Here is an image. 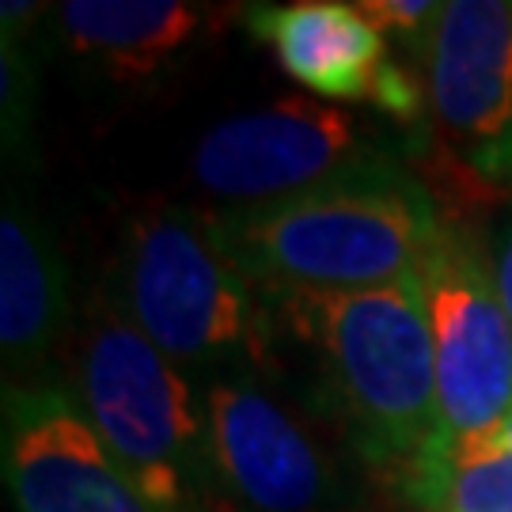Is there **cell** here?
Here are the masks:
<instances>
[{"mask_svg": "<svg viewBox=\"0 0 512 512\" xmlns=\"http://www.w3.org/2000/svg\"><path fill=\"white\" fill-rule=\"evenodd\" d=\"M54 23L69 54L114 80H145L202 35L209 8L183 0H69Z\"/></svg>", "mask_w": 512, "mask_h": 512, "instance_id": "cell-12", "label": "cell"}, {"mask_svg": "<svg viewBox=\"0 0 512 512\" xmlns=\"http://www.w3.org/2000/svg\"><path fill=\"white\" fill-rule=\"evenodd\" d=\"M395 486L414 512H512V456H448Z\"/></svg>", "mask_w": 512, "mask_h": 512, "instance_id": "cell-13", "label": "cell"}, {"mask_svg": "<svg viewBox=\"0 0 512 512\" xmlns=\"http://www.w3.org/2000/svg\"><path fill=\"white\" fill-rule=\"evenodd\" d=\"M69 274L42 220L8 194L0 220V349L8 380L35 372L69 327Z\"/></svg>", "mask_w": 512, "mask_h": 512, "instance_id": "cell-11", "label": "cell"}, {"mask_svg": "<svg viewBox=\"0 0 512 512\" xmlns=\"http://www.w3.org/2000/svg\"><path fill=\"white\" fill-rule=\"evenodd\" d=\"M277 330L315 365L353 452L410 475L437 444V361L421 293L410 281L353 293H266Z\"/></svg>", "mask_w": 512, "mask_h": 512, "instance_id": "cell-1", "label": "cell"}, {"mask_svg": "<svg viewBox=\"0 0 512 512\" xmlns=\"http://www.w3.org/2000/svg\"><path fill=\"white\" fill-rule=\"evenodd\" d=\"M46 19L42 4H4L0 8V114H4V148L12 152L27 141L31 107H35V61L31 31Z\"/></svg>", "mask_w": 512, "mask_h": 512, "instance_id": "cell-14", "label": "cell"}, {"mask_svg": "<svg viewBox=\"0 0 512 512\" xmlns=\"http://www.w3.org/2000/svg\"><path fill=\"white\" fill-rule=\"evenodd\" d=\"M0 467L16 512H160L61 384H4Z\"/></svg>", "mask_w": 512, "mask_h": 512, "instance_id": "cell-7", "label": "cell"}, {"mask_svg": "<svg viewBox=\"0 0 512 512\" xmlns=\"http://www.w3.org/2000/svg\"><path fill=\"white\" fill-rule=\"evenodd\" d=\"M414 285L437 361V444L421 463H437L512 414V319L497 293L490 247L471 220L440 217Z\"/></svg>", "mask_w": 512, "mask_h": 512, "instance_id": "cell-5", "label": "cell"}, {"mask_svg": "<svg viewBox=\"0 0 512 512\" xmlns=\"http://www.w3.org/2000/svg\"><path fill=\"white\" fill-rule=\"evenodd\" d=\"M414 69L459 164L512 186V0H444Z\"/></svg>", "mask_w": 512, "mask_h": 512, "instance_id": "cell-8", "label": "cell"}, {"mask_svg": "<svg viewBox=\"0 0 512 512\" xmlns=\"http://www.w3.org/2000/svg\"><path fill=\"white\" fill-rule=\"evenodd\" d=\"M456 456H512V414L497 429H490L482 440L475 444H467V448H459Z\"/></svg>", "mask_w": 512, "mask_h": 512, "instance_id": "cell-17", "label": "cell"}, {"mask_svg": "<svg viewBox=\"0 0 512 512\" xmlns=\"http://www.w3.org/2000/svg\"><path fill=\"white\" fill-rule=\"evenodd\" d=\"M490 262H494V281L497 293H501V304L512 319V224H501L494 236V247H490Z\"/></svg>", "mask_w": 512, "mask_h": 512, "instance_id": "cell-16", "label": "cell"}, {"mask_svg": "<svg viewBox=\"0 0 512 512\" xmlns=\"http://www.w3.org/2000/svg\"><path fill=\"white\" fill-rule=\"evenodd\" d=\"M387 129L319 99H277L205 133L194 148V179L224 209H258L311 194L410 152Z\"/></svg>", "mask_w": 512, "mask_h": 512, "instance_id": "cell-6", "label": "cell"}, {"mask_svg": "<svg viewBox=\"0 0 512 512\" xmlns=\"http://www.w3.org/2000/svg\"><path fill=\"white\" fill-rule=\"evenodd\" d=\"M205 406L217 475L239 501L255 512H330L346 505L334 463L262 387L213 376Z\"/></svg>", "mask_w": 512, "mask_h": 512, "instance_id": "cell-9", "label": "cell"}, {"mask_svg": "<svg viewBox=\"0 0 512 512\" xmlns=\"http://www.w3.org/2000/svg\"><path fill=\"white\" fill-rule=\"evenodd\" d=\"M122 308L167 361L262 372L274 357L270 300L213 236L209 213L152 205L122 239Z\"/></svg>", "mask_w": 512, "mask_h": 512, "instance_id": "cell-4", "label": "cell"}, {"mask_svg": "<svg viewBox=\"0 0 512 512\" xmlns=\"http://www.w3.org/2000/svg\"><path fill=\"white\" fill-rule=\"evenodd\" d=\"M243 23L270 46L296 84L330 103H372L380 76L395 61L391 42L357 12V4H255L243 12Z\"/></svg>", "mask_w": 512, "mask_h": 512, "instance_id": "cell-10", "label": "cell"}, {"mask_svg": "<svg viewBox=\"0 0 512 512\" xmlns=\"http://www.w3.org/2000/svg\"><path fill=\"white\" fill-rule=\"evenodd\" d=\"M73 395L160 512H198L220 486L205 391L148 342L118 300L95 296L76 346Z\"/></svg>", "mask_w": 512, "mask_h": 512, "instance_id": "cell-3", "label": "cell"}, {"mask_svg": "<svg viewBox=\"0 0 512 512\" xmlns=\"http://www.w3.org/2000/svg\"><path fill=\"white\" fill-rule=\"evenodd\" d=\"M440 217L410 167L380 164L289 202L213 209L209 224L262 293H353L410 281Z\"/></svg>", "mask_w": 512, "mask_h": 512, "instance_id": "cell-2", "label": "cell"}, {"mask_svg": "<svg viewBox=\"0 0 512 512\" xmlns=\"http://www.w3.org/2000/svg\"><path fill=\"white\" fill-rule=\"evenodd\" d=\"M357 12L406 54V61H418L429 35L437 31L444 4L437 0H361Z\"/></svg>", "mask_w": 512, "mask_h": 512, "instance_id": "cell-15", "label": "cell"}]
</instances>
